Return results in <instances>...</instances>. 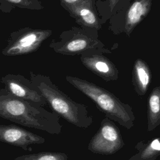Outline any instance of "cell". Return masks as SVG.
<instances>
[{"mask_svg": "<svg viewBox=\"0 0 160 160\" xmlns=\"http://www.w3.org/2000/svg\"><path fill=\"white\" fill-rule=\"evenodd\" d=\"M65 78L69 84L93 101L105 117L127 129L133 127L135 116L130 105L122 102L114 94L93 82L72 76H66Z\"/></svg>", "mask_w": 160, "mask_h": 160, "instance_id": "cell-3", "label": "cell"}, {"mask_svg": "<svg viewBox=\"0 0 160 160\" xmlns=\"http://www.w3.org/2000/svg\"><path fill=\"white\" fill-rule=\"evenodd\" d=\"M124 146L119 128L112 120L105 117L102 119L98 131L91 139L88 149L94 154L112 155Z\"/></svg>", "mask_w": 160, "mask_h": 160, "instance_id": "cell-6", "label": "cell"}, {"mask_svg": "<svg viewBox=\"0 0 160 160\" xmlns=\"http://www.w3.org/2000/svg\"><path fill=\"white\" fill-rule=\"evenodd\" d=\"M52 34L51 29L21 28L10 34L1 53L6 56H16L34 52Z\"/></svg>", "mask_w": 160, "mask_h": 160, "instance_id": "cell-5", "label": "cell"}, {"mask_svg": "<svg viewBox=\"0 0 160 160\" xmlns=\"http://www.w3.org/2000/svg\"><path fill=\"white\" fill-rule=\"evenodd\" d=\"M152 6V0H134L128 7L124 15L123 32L130 36L136 26L149 14Z\"/></svg>", "mask_w": 160, "mask_h": 160, "instance_id": "cell-11", "label": "cell"}, {"mask_svg": "<svg viewBox=\"0 0 160 160\" xmlns=\"http://www.w3.org/2000/svg\"><path fill=\"white\" fill-rule=\"evenodd\" d=\"M148 131H152L160 125V86L155 87L148 101Z\"/></svg>", "mask_w": 160, "mask_h": 160, "instance_id": "cell-13", "label": "cell"}, {"mask_svg": "<svg viewBox=\"0 0 160 160\" xmlns=\"http://www.w3.org/2000/svg\"><path fill=\"white\" fill-rule=\"evenodd\" d=\"M15 8L41 10L44 8L39 0H0V11L9 13Z\"/></svg>", "mask_w": 160, "mask_h": 160, "instance_id": "cell-15", "label": "cell"}, {"mask_svg": "<svg viewBox=\"0 0 160 160\" xmlns=\"http://www.w3.org/2000/svg\"><path fill=\"white\" fill-rule=\"evenodd\" d=\"M49 47L58 54L68 56L82 54L90 51L112 53L98 39V30L82 26H74L62 31L59 35V40L52 41Z\"/></svg>", "mask_w": 160, "mask_h": 160, "instance_id": "cell-4", "label": "cell"}, {"mask_svg": "<svg viewBox=\"0 0 160 160\" xmlns=\"http://www.w3.org/2000/svg\"><path fill=\"white\" fill-rule=\"evenodd\" d=\"M29 76L31 82L54 112L79 128H87L92 124L93 118L87 106L71 99L52 82L50 77L32 71Z\"/></svg>", "mask_w": 160, "mask_h": 160, "instance_id": "cell-2", "label": "cell"}, {"mask_svg": "<svg viewBox=\"0 0 160 160\" xmlns=\"http://www.w3.org/2000/svg\"><path fill=\"white\" fill-rule=\"evenodd\" d=\"M96 2V0H81L67 11L79 25L98 31L102 22L98 14Z\"/></svg>", "mask_w": 160, "mask_h": 160, "instance_id": "cell-10", "label": "cell"}, {"mask_svg": "<svg viewBox=\"0 0 160 160\" xmlns=\"http://www.w3.org/2000/svg\"><path fill=\"white\" fill-rule=\"evenodd\" d=\"M1 82L4 85V89L14 96L42 107L48 104L30 79L22 75L9 73L2 76Z\"/></svg>", "mask_w": 160, "mask_h": 160, "instance_id": "cell-7", "label": "cell"}, {"mask_svg": "<svg viewBox=\"0 0 160 160\" xmlns=\"http://www.w3.org/2000/svg\"><path fill=\"white\" fill-rule=\"evenodd\" d=\"M13 160H68V155L59 152H41L19 156Z\"/></svg>", "mask_w": 160, "mask_h": 160, "instance_id": "cell-16", "label": "cell"}, {"mask_svg": "<svg viewBox=\"0 0 160 160\" xmlns=\"http://www.w3.org/2000/svg\"><path fill=\"white\" fill-rule=\"evenodd\" d=\"M81 0H60L61 6L66 11L78 4Z\"/></svg>", "mask_w": 160, "mask_h": 160, "instance_id": "cell-18", "label": "cell"}, {"mask_svg": "<svg viewBox=\"0 0 160 160\" xmlns=\"http://www.w3.org/2000/svg\"><path fill=\"white\" fill-rule=\"evenodd\" d=\"M135 148L138 152L128 160H156L160 156V137L154 138L147 143L141 141L136 144Z\"/></svg>", "mask_w": 160, "mask_h": 160, "instance_id": "cell-14", "label": "cell"}, {"mask_svg": "<svg viewBox=\"0 0 160 160\" xmlns=\"http://www.w3.org/2000/svg\"><path fill=\"white\" fill-rule=\"evenodd\" d=\"M123 1L124 0H106L103 2V6L105 8L106 11L104 22L111 16H114L117 14L118 11L119 10V4Z\"/></svg>", "mask_w": 160, "mask_h": 160, "instance_id": "cell-17", "label": "cell"}, {"mask_svg": "<svg viewBox=\"0 0 160 160\" xmlns=\"http://www.w3.org/2000/svg\"><path fill=\"white\" fill-rule=\"evenodd\" d=\"M82 64L91 72L106 81H116L119 77V71L114 64L98 51H90L81 54Z\"/></svg>", "mask_w": 160, "mask_h": 160, "instance_id": "cell-8", "label": "cell"}, {"mask_svg": "<svg viewBox=\"0 0 160 160\" xmlns=\"http://www.w3.org/2000/svg\"><path fill=\"white\" fill-rule=\"evenodd\" d=\"M0 117L52 135H58L62 131L60 116L56 112L14 96L4 88L0 89Z\"/></svg>", "mask_w": 160, "mask_h": 160, "instance_id": "cell-1", "label": "cell"}, {"mask_svg": "<svg viewBox=\"0 0 160 160\" xmlns=\"http://www.w3.org/2000/svg\"><path fill=\"white\" fill-rule=\"evenodd\" d=\"M0 142L27 150L29 145L43 144L45 139L14 124H0Z\"/></svg>", "mask_w": 160, "mask_h": 160, "instance_id": "cell-9", "label": "cell"}, {"mask_svg": "<svg viewBox=\"0 0 160 160\" xmlns=\"http://www.w3.org/2000/svg\"><path fill=\"white\" fill-rule=\"evenodd\" d=\"M152 78L148 64L141 59H137L133 64L132 82L136 92L140 96L146 94Z\"/></svg>", "mask_w": 160, "mask_h": 160, "instance_id": "cell-12", "label": "cell"}]
</instances>
